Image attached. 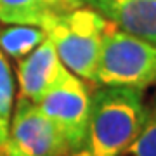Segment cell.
I'll return each instance as SVG.
<instances>
[{
  "mask_svg": "<svg viewBox=\"0 0 156 156\" xmlns=\"http://www.w3.org/2000/svg\"><path fill=\"white\" fill-rule=\"evenodd\" d=\"M144 90L99 87L90 94V113L83 140L69 156H120L144 122Z\"/></svg>",
  "mask_w": 156,
  "mask_h": 156,
  "instance_id": "6da1fadb",
  "label": "cell"
},
{
  "mask_svg": "<svg viewBox=\"0 0 156 156\" xmlns=\"http://www.w3.org/2000/svg\"><path fill=\"white\" fill-rule=\"evenodd\" d=\"M95 85L137 90L156 85V45L111 24L102 38Z\"/></svg>",
  "mask_w": 156,
  "mask_h": 156,
  "instance_id": "3957f363",
  "label": "cell"
},
{
  "mask_svg": "<svg viewBox=\"0 0 156 156\" xmlns=\"http://www.w3.org/2000/svg\"><path fill=\"white\" fill-rule=\"evenodd\" d=\"M9 140L19 149L35 156H69L71 149L54 122L37 102L19 99L14 104Z\"/></svg>",
  "mask_w": 156,
  "mask_h": 156,
  "instance_id": "5b68a950",
  "label": "cell"
},
{
  "mask_svg": "<svg viewBox=\"0 0 156 156\" xmlns=\"http://www.w3.org/2000/svg\"><path fill=\"white\" fill-rule=\"evenodd\" d=\"M66 66L61 62L56 49L49 38L17 62L19 95L38 104L40 99L50 90Z\"/></svg>",
  "mask_w": 156,
  "mask_h": 156,
  "instance_id": "8992f818",
  "label": "cell"
},
{
  "mask_svg": "<svg viewBox=\"0 0 156 156\" xmlns=\"http://www.w3.org/2000/svg\"><path fill=\"white\" fill-rule=\"evenodd\" d=\"M40 109L54 122L71 153L80 147L90 113V92L82 78L64 69L59 80L40 99Z\"/></svg>",
  "mask_w": 156,
  "mask_h": 156,
  "instance_id": "277c9868",
  "label": "cell"
},
{
  "mask_svg": "<svg viewBox=\"0 0 156 156\" xmlns=\"http://www.w3.org/2000/svg\"><path fill=\"white\" fill-rule=\"evenodd\" d=\"M0 156H5V154H4V151H0Z\"/></svg>",
  "mask_w": 156,
  "mask_h": 156,
  "instance_id": "4fadbf2b",
  "label": "cell"
},
{
  "mask_svg": "<svg viewBox=\"0 0 156 156\" xmlns=\"http://www.w3.org/2000/svg\"><path fill=\"white\" fill-rule=\"evenodd\" d=\"M120 156H156V92L149 102H146V115L139 134Z\"/></svg>",
  "mask_w": 156,
  "mask_h": 156,
  "instance_id": "8fae6325",
  "label": "cell"
},
{
  "mask_svg": "<svg viewBox=\"0 0 156 156\" xmlns=\"http://www.w3.org/2000/svg\"><path fill=\"white\" fill-rule=\"evenodd\" d=\"M4 154L5 156H35V154H30L26 151L19 149L16 144H12L11 140H7L5 146H4Z\"/></svg>",
  "mask_w": 156,
  "mask_h": 156,
  "instance_id": "7c38bea8",
  "label": "cell"
},
{
  "mask_svg": "<svg viewBox=\"0 0 156 156\" xmlns=\"http://www.w3.org/2000/svg\"><path fill=\"white\" fill-rule=\"evenodd\" d=\"M116 30L156 45V0H85Z\"/></svg>",
  "mask_w": 156,
  "mask_h": 156,
  "instance_id": "52a82bcc",
  "label": "cell"
},
{
  "mask_svg": "<svg viewBox=\"0 0 156 156\" xmlns=\"http://www.w3.org/2000/svg\"><path fill=\"white\" fill-rule=\"evenodd\" d=\"M14 75L7 56L0 50V151H4V146L9 140L11 118L14 111Z\"/></svg>",
  "mask_w": 156,
  "mask_h": 156,
  "instance_id": "30bf717a",
  "label": "cell"
},
{
  "mask_svg": "<svg viewBox=\"0 0 156 156\" xmlns=\"http://www.w3.org/2000/svg\"><path fill=\"white\" fill-rule=\"evenodd\" d=\"M44 40H47V33L37 26L9 24L7 28L0 30V50L17 61L33 52Z\"/></svg>",
  "mask_w": 156,
  "mask_h": 156,
  "instance_id": "9c48e42d",
  "label": "cell"
},
{
  "mask_svg": "<svg viewBox=\"0 0 156 156\" xmlns=\"http://www.w3.org/2000/svg\"><path fill=\"white\" fill-rule=\"evenodd\" d=\"M87 5L85 0H0V23L45 30L64 14Z\"/></svg>",
  "mask_w": 156,
  "mask_h": 156,
  "instance_id": "ba28073f",
  "label": "cell"
},
{
  "mask_svg": "<svg viewBox=\"0 0 156 156\" xmlns=\"http://www.w3.org/2000/svg\"><path fill=\"white\" fill-rule=\"evenodd\" d=\"M111 23L92 7L83 5L64 14L45 30L61 62L83 82L95 83L102 38Z\"/></svg>",
  "mask_w": 156,
  "mask_h": 156,
  "instance_id": "7a4b0ae2",
  "label": "cell"
}]
</instances>
